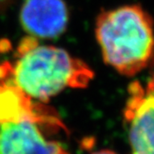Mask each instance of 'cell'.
<instances>
[{
    "mask_svg": "<svg viewBox=\"0 0 154 154\" xmlns=\"http://www.w3.org/2000/svg\"><path fill=\"white\" fill-rule=\"evenodd\" d=\"M124 109L131 154H154V92L132 82Z\"/></svg>",
    "mask_w": 154,
    "mask_h": 154,
    "instance_id": "obj_3",
    "label": "cell"
},
{
    "mask_svg": "<svg viewBox=\"0 0 154 154\" xmlns=\"http://www.w3.org/2000/svg\"><path fill=\"white\" fill-rule=\"evenodd\" d=\"M68 18L63 0H24L19 12L23 30L34 38L58 37L66 30Z\"/></svg>",
    "mask_w": 154,
    "mask_h": 154,
    "instance_id": "obj_5",
    "label": "cell"
},
{
    "mask_svg": "<svg viewBox=\"0 0 154 154\" xmlns=\"http://www.w3.org/2000/svg\"><path fill=\"white\" fill-rule=\"evenodd\" d=\"M34 121L0 125V154H69L59 142L47 139Z\"/></svg>",
    "mask_w": 154,
    "mask_h": 154,
    "instance_id": "obj_6",
    "label": "cell"
},
{
    "mask_svg": "<svg viewBox=\"0 0 154 154\" xmlns=\"http://www.w3.org/2000/svg\"><path fill=\"white\" fill-rule=\"evenodd\" d=\"M12 0H0V12L5 10L11 4Z\"/></svg>",
    "mask_w": 154,
    "mask_h": 154,
    "instance_id": "obj_7",
    "label": "cell"
},
{
    "mask_svg": "<svg viewBox=\"0 0 154 154\" xmlns=\"http://www.w3.org/2000/svg\"><path fill=\"white\" fill-rule=\"evenodd\" d=\"M26 120L47 128L63 127L56 113L24 93L12 76L0 78V125Z\"/></svg>",
    "mask_w": 154,
    "mask_h": 154,
    "instance_id": "obj_4",
    "label": "cell"
},
{
    "mask_svg": "<svg viewBox=\"0 0 154 154\" xmlns=\"http://www.w3.org/2000/svg\"><path fill=\"white\" fill-rule=\"evenodd\" d=\"M92 154H116V153L111 151V150H100V151L94 152V153H92Z\"/></svg>",
    "mask_w": 154,
    "mask_h": 154,
    "instance_id": "obj_9",
    "label": "cell"
},
{
    "mask_svg": "<svg viewBox=\"0 0 154 154\" xmlns=\"http://www.w3.org/2000/svg\"><path fill=\"white\" fill-rule=\"evenodd\" d=\"M147 88L149 89V90H151L154 92V70H153V73H152V76L151 78H150V80L148 81V83H147Z\"/></svg>",
    "mask_w": 154,
    "mask_h": 154,
    "instance_id": "obj_8",
    "label": "cell"
},
{
    "mask_svg": "<svg viewBox=\"0 0 154 154\" xmlns=\"http://www.w3.org/2000/svg\"><path fill=\"white\" fill-rule=\"evenodd\" d=\"M95 35L103 60L120 74H137L154 57L152 18L138 5L102 11L96 19Z\"/></svg>",
    "mask_w": 154,
    "mask_h": 154,
    "instance_id": "obj_2",
    "label": "cell"
},
{
    "mask_svg": "<svg viewBox=\"0 0 154 154\" xmlns=\"http://www.w3.org/2000/svg\"><path fill=\"white\" fill-rule=\"evenodd\" d=\"M93 77L84 61L62 48L40 44L31 36L19 43L12 62L15 84L39 102H47L66 88L87 87Z\"/></svg>",
    "mask_w": 154,
    "mask_h": 154,
    "instance_id": "obj_1",
    "label": "cell"
}]
</instances>
